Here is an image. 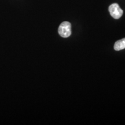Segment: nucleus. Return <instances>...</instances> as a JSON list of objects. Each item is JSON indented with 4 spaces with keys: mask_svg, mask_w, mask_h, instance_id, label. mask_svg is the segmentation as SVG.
<instances>
[{
    "mask_svg": "<svg viewBox=\"0 0 125 125\" xmlns=\"http://www.w3.org/2000/svg\"><path fill=\"white\" fill-rule=\"evenodd\" d=\"M71 25L68 21H64L59 26L58 32L62 37L67 38L71 34Z\"/></svg>",
    "mask_w": 125,
    "mask_h": 125,
    "instance_id": "nucleus-1",
    "label": "nucleus"
},
{
    "mask_svg": "<svg viewBox=\"0 0 125 125\" xmlns=\"http://www.w3.org/2000/svg\"><path fill=\"white\" fill-rule=\"evenodd\" d=\"M114 48L115 51H121L125 49V38L117 41L115 43Z\"/></svg>",
    "mask_w": 125,
    "mask_h": 125,
    "instance_id": "nucleus-3",
    "label": "nucleus"
},
{
    "mask_svg": "<svg viewBox=\"0 0 125 125\" xmlns=\"http://www.w3.org/2000/svg\"><path fill=\"white\" fill-rule=\"evenodd\" d=\"M109 12L112 18L115 19H119L123 15V10L118 4H112L109 7Z\"/></svg>",
    "mask_w": 125,
    "mask_h": 125,
    "instance_id": "nucleus-2",
    "label": "nucleus"
}]
</instances>
